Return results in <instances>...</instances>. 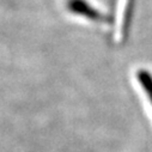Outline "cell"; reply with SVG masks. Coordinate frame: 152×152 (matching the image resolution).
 <instances>
[{"label":"cell","mask_w":152,"mask_h":152,"mask_svg":"<svg viewBox=\"0 0 152 152\" xmlns=\"http://www.w3.org/2000/svg\"><path fill=\"white\" fill-rule=\"evenodd\" d=\"M67 7L72 13L85 17L92 22H104L108 19L86 0H68Z\"/></svg>","instance_id":"cell-1"},{"label":"cell","mask_w":152,"mask_h":152,"mask_svg":"<svg viewBox=\"0 0 152 152\" xmlns=\"http://www.w3.org/2000/svg\"><path fill=\"white\" fill-rule=\"evenodd\" d=\"M137 79L140 86L144 89L150 104L152 105V74L146 69H139L137 73Z\"/></svg>","instance_id":"cell-2"}]
</instances>
